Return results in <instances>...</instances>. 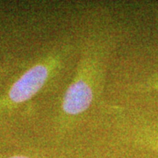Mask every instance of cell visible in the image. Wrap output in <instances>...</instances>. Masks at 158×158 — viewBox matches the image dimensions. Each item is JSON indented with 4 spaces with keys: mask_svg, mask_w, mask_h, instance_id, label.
Listing matches in <instances>:
<instances>
[{
    "mask_svg": "<svg viewBox=\"0 0 158 158\" xmlns=\"http://www.w3.org/2000/svg\"><path fill=\"white\" fill-rule=\"evenodd\" d=\"M118 43L115 34L100 30L91 32L82 40L76 73L56 117V130L59 135L69 133L98 101L105 84L108 60Z\"/></svg>",
    "mask_w": 158,
    "mask_h": 158,
    "instance_id": "1",
    "label": "cell"
},
{
    "mask_svg": "<svg viewBox=\"0 0 158 158\" xmlns=\"http://www.w3.org/2000/svg\"><path fill=\"white\" fill-rule=\"evenodd\" d=\"M75 51L70 41L54 46L0 94V120L33 99L65 67Z\"/></svg>",
    "mask_w": 158,
    "mask_h": 158,
    "instance_id": "2",
    "label": "cell"
},
{
    "mask_svg": "<svg viewBox=\"0 0 158 158\" xmlns=\"http://www.w3.org/2000/svg\"><path fill=\"white\" fill-rule=\"evenodd\" d=\"M115 109V119L121 135L138 147L158 152V123L133 116L118 107Z\"/></svg>",
    "mask_w": 158,
    "mask_h": 158,
    "instance_id": "3",
    "label": "cell"
},
{
    "mask_svg": "<svg viewBox=\"0 0 158 158\" xmlns=\"http://www.w3.org/2000/svg\"><path fill=\"white\" fill-rule=\"evenodd\" d=\"M156 90H158V75L130 87V90L134 92H148Z\"/></svg>",
    "mask_w": 158,
    "mask_h": 158,
    "instance_id": "4",
    "label": "cell"
},
{
    "mask_svg": "<svg viewBox=\"0 0 158 158\" xmlns=\"http://www.w3.org/2000/svg\"><path fill=\"white\" fill-rule=\"evenodd\" d=\"M19 64L13 62H7L0 65V86L3 85L4 81L8 79L17 69Z\"/></svg>",
    "mask_w": 158,
    "mask_h": 158,
    "instance_id": "5",
    "label": "cell"
},
{
    "mask_svg": "<svg viewBox=\"0 0 158 158\" xmlns=\"http://www.w3.org/2000/svg\"><path fill=\"white\" fill-rule=\"evenodd\" d=\"M5 158H32L27 156H23V155H12V156H9Z\"/></svg>",
    "mask_w": 158,
    "mask_h": 158,
    "instance_id": "6",
    "label": "cell"
}]
</instances>
